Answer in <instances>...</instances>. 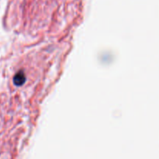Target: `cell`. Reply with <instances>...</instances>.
<instances>
[{"label": "cell", "mask_w": 159, "mask_h": 159, "mask_svg": "<svg viewBox=\"0 0 159 159\" xmlns=\"http://www.w3.org/2000/svg\"><path fill=\"white\" fill-rule=\"evenodd\" d=\"M26 78L24 71H20L13 77V83L16 86H22L26 82Z\"/></svg>", "instance_id": "6da1fadb"}]
</instances>
